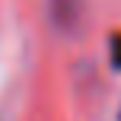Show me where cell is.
<instances>
[{
	"label": "cell",
	"mask_w": 121,
	"mask_h": 121,
	"mask_svg": "<svg viewBox=\"0 0 121 121\" xmlns=\"http://www.w3.org/2000/svg\"><path fill=\"white\" fill-rule=\"evenodd\" d=\"M80 6L83 0H51V10H54V19L60 29H73L80 19Z\"/></svg>",
	"instance_id": "obj_1"
},
{
	"label": "cell",
	"mask_w": 121,
	"mask_h": 121,
	"mask_svg": "<svg viewBox=\"0 0 121 121\" xmlns=\"http://www.w3.org/2000/svg\"><path fill=\"white\" fill-rule=\"evenodd\" d=\"M112 64H115V67H121V35H115V38H112Z\"/></svg>",
	"instance_id": "obj_2"
}]
</instances>
